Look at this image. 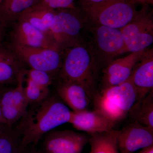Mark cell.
I'll return each mask as SVG.
<instances>
[{"instance_id":"17","label":"cell","mask_w":153,"mask_h":153,"mask_svg":"<svg viewBox=\"0 0 153 153\" xmlns=\"http://www.w3.org/2000/svg\"><path fill=\"white\" fill-rule=\"evenodd\" d=\"M55 14V10L35 4L24 11L18 19L28 22L42 32L48 33Z\"/></svg>"},{"instance_id":"12","label":"cell","mask_w":153,"mask_h":153,"mask_svg":"<svg viewBox=\"0 0 153 153\" xmlns=\"http://www.w3.org/2000/svg\"><path fill=\"white\" fill-rule=\"evenodd\" d=\"M116 123L95 109L71 111L68 121L74 128L88 135L112 130Z\"/></svg>"},{"instance_id":"4","label":"cell","mask_w":153,"mask_h":153,"mask_svg":"<svg viewBox=\"0 0 153 153\" xmlns=\"http://www.w3.org/2000/svg\"><path fill=\"white\" fill-rule=\"evenodd\" d=\"M85 19L92 25L121 29L139 11L134 0H116L105 4L82 7Z\"/></svg>"},{"instance_id":"26","label":"cell","mask_w":153,"mask_h":153,"mask_svg":"<svg viewBox=\"0 0 153 153\" xmlns=\"http://www.w3.org/2000/svg\"><path fill=\"white\" fill-rule=\"evenodd\" d=\"M66 0H38L35 4L38 5L43 6L47 3H51L55 5H59L63 4Z\"/></svg>"},{"instance_id":"15","label":"cell","mask_w":153,"mask_h":153,"mask_svg":"<svg viewBox=\"0 0 153 153\" xmlns=\"http://www.w3.org/2000/svg\"><path fill=\"white\" fill-rule=\"evenodd\" d=\"M145 50L131 52L126 57L113 60L109 63L103 70L102 89L119 85L128 79Z\"/></svg>"},{"instance_id":"3","label":"cell","mask_w":153,"mask_h":153,"mask_svg":"<svg viewBox=\"0 0 153 153\" xmlns=\"http://www.w3.org/2000/svg\"><path fill=\"white\" fill-rule=\"evenodd\" d=\"M93 99L95 110L115 122L127 116L137 100L135 90L129 78L119 85L102 89Z\"/></svg>"},{"instance_id":"2","label":"cell","mask_w":153,"mask_h":153,"mask_svg":"<svg viewBox=\"0 0 153 153\" xmlns=\"http://www.w3.org/2000/svg\"><path fill=\"white\" fill-rule=\"evenodd\" d=\"M99 68L90 48L76 45L70 47L66 52L60 76L63 81L82 85L93 99L97 93L95 86Z\"/></svg>"},{"instance_id":"8","label":"cell","mask_w":153,"mask_h":153,"mask_svg":"<svg viewBox=\"0 0 153 153\" xmlns=\"http://www.w3.org/2000/svg\"><path fill=\"white\" fill-rule=\"evenodd\" d=\"M11 51L22 63L32 69L54 73L61 68L60 49L20 46L12 44Z\"/></svg>"},{"instance_id":"13","label":"cell","mask_w":153,"mask_h":153,"mask_svg":"<svg viewBox=\"0 0 153 153\" xmlns=\"http://www.w3.org/2000/svg\"><path fill=\"white\" fill-rule=\"evenodd\" d=\"M129 79L134 88L137 101L144 98L153 90V49H146L133 69Z\"/></svg>"},{"instance_id":"5","label":"cell","mask_w":153,"mask_h":153,"mask_svg":"<svg viewBox=\"0 0 153 153\" xmlns=\"http://www.w3.org/2000/svg\"><path fill=\"white\" fill-rule=\"evenodd\" d=\"M90 27L93 36V47L90 49L99 67L104 65L105 68L115 57L126 52L121 30L101 25Z\"/></svg>"},{"instance_id":"16","label":"cell","mask_w":153,"mask_h":153,"mask_svg":"<svg viewBox=\"0 0 153 153\" xmlns=\"http://www.w3.org/2000/svg\"><path fill=\"white\" fill-rule=\"evenodd\" d=\"M57 95L73 111L87 109L91 97L85 88L75 82L63 81L57 88Z\"/></svg>"},{"instance_id":"1","label":"cell","mask_w":153,"mask_h":153,"mask_svg":"<svg viewBox=\"0 0 153 153\" xmlns=\"http://www.w3.org/2000/svg\"><path fill=\"white\" fill-rule=\"evenodd\" d=\"M29 105L15 128L21 137V147H36L46 134L70 119L71 111L57 94Z\"/></svg>"},{"instance_id":"29","label":"cell","mask_w":153,"mask_h":153,"mask_svg":"<svg viewBox=\"0 0 153 153\" xmlns=\"http://www.w3.org/2000/svg\"><path fill=\"white\" fill-rule=\"evenodd\" d=\"M137 153H153V145L142 149L141 150Z\"/></svg>"},{"instance_id":"30","label":"cell","mask_w":153,"mask_h":153,"mask_svg":"<svg viewBox=\"0 0 153 153\" xmlns=\"http://www.w3.org/2000/svg\"><path fill=\"white\" fill-rule=\"evenodd\" d=\"M13 153H29L27 148H22L19 146Z\"/></svg>"},{"instance_id":"28","label":"cell","mask_w":153,"mask_h":153,"mask_svg":"<svg viewBox=\"0 0 153 153\" xmlns=\"http://www.w3.org/2000/svg\"><path fill=\"white\" fill-rule=\"evenodd\" d=\"M1 84H0V125L4 124L3 123L2 116L1 108V100L4 91L6 88L2 86Z\"/></svg>"},{"instance_id":"32","label":"cell","mask_w":153,"mask_h":153,"mask_svg":"<svg viewBox=\"0 0 153 153\" xmlns=\"http://www.w3.org/2000/svg\"><path fill=\"white\" fill-rule=\"evenodd\" d=\"M134 1H137L145 2L146 0H134Z\"/></svg>"},{"instance_id":"14","label":"cell","mask_w":153,"mask_h":153,"mask_svg":"<svg viewBox=\"0 0 153 153\" xmlns=\"http://www.w3.org/2000/svg\"><path fill=\"white\" fill-rule=\"evenodd\" d=\"M18 20L12 32V44L26 47L60 49L48 32H42L23 20Z\"/></svg>"},{"instance_id":"31","label":"cell","mask_w":153,"mask_h":153,"mask_svg":"<svg viewBox=\"0 0 153 153\" xmlns=\"http://www.w3.org/2000/svg\"><path fill=\"white\" fill-rule=\"evenodd\" d=\"M27 148L29 153H43L40 150L37 149L36 147H29Z\"/></svg>"},{"instance_id":"6","label":"cell","mask_w":153,"mask_h":153,"mask_svg":"<svg viewBox=\"0 0 153 153\" xmlns=\"http://www.w3.org/2000/svg\"><path fill=\"white\" fill-rule=\"evenodd\" d=\"M82 28V21L74 9L55 10L48 33L61 49L79 45L78 39Z\"/></svg>"},{"instance_id":"18","label":"cell","mask_w":153,"mask_h":153,"mask_svg":"<svg viewBox=\"0 0 153 153\" xmlns=\"http://www.w3.org/2000/svg\"><path fill=\"white\" fill-rule=\"evenodd\" d=\"M21 62L11 50L0 43V84L17 81L19 74L24 70Z\"/></svg>"},{"instance_id":"23","label":"cell","mask_w":153,"mask_h":153,"mask_svg":"<svg viewBox=\"0 0 153 153\" xmlns=\"http://www.w3.org/2000/svg\"><path fill=\"white\" fill-rule=\"evenodd\" d=\"M27 83L25 93L29 104L40 102L49 97V88L39 86L28 77Z\"/></svg>"},{"instance_id":"10","label":"cell","mask_w":153,"mask_h":153,"mask_svg":"<svg viewBox=\"0 0 153 153\" xmlns=\"http://www.w3.org/2000/svg\"><path fill=\"white\" fill-rule=\"evenodd\" d=\"M26 71L19 74L17 85L14 88H6L1 100V108L3 123L13 126L27 112L29 106L25 95L24 82Z\"/></svg>"},{"instance_id":"19","label":"cell","mask_w":153,"mask_h":153,"mask_svg":"<svg viewBox=\"0 0 153 153\" xmlns=\"http://www.w3.org/2000/svg\"><path fill=\"white\" fill-rule=\"evenodd\" d=\"M89 136L90 153H120L115 130Z\"/></svg>"},{"instance_id":"7","label":"cell","mask_w":153,"mask_h":153,"mask_svg":"<svg viewBox=\"0 0 153 153\" xmlns=\"http://www.w3.org/2000/svg\"><path fill=\"white\" fill-rule=\"evenodd\" d=\"M126 52L147 49L153 42V19L145 7L126 26L120 29Z\"/></svg>"},{"instance_id":"20","label":"cell","mask_w":153,"mask_h":153,"mask_svg":"<svg viewBox=\"0 0 153 153\" xmlns=\"http://www.w3.org/2000/svg\"><path fill=\"white\" fill-rule=\"evenodd\" d=\"M128 114L134 121L153 130V90L144 98L137 101Z\"/></svg>"},{"instance_id":"21","label":"cell","mask_w":153,"mask_h":153,"mask_svg":"<svg viewBox=\"0 0 153 153\" xmlns=\"http://www.w3.org/2000/svg\"><path fill=\"white\" fill-rule=\"evenodd\" d=\"M38 0H2L0 15L7 22L18 20L24 11L34 5Z\"/></svg>"},{"instance_id":"24","label":"cell","mask_w":153,"mask_h":153,"mask_svg":"<svg viewBox=\"0 0 153 153\" xmlns=\"http://www.w3.org/2000/svg\"><path fill=\"white\" fill-rule=\"evenodd\" d=\"M27 75L28 78L41 87L49 88L52 82L49 74L45 71L31 68Z\"/></svg>"},{"instance_id":"9","label":"cell","mask_w":153,"mask_h":153,"mask_svg":"<svg viewBox=\"0 0 153 153\" xmlns=\"http://www.w3.org/2000/svg\"><path fill=\"white\" fill-rule=\"evenodd\" d=\"M44 137L43 153H82L89 139L87 134L70 130H52Z\"/></svg>"},{"instance_id":"27","label":"cell","mask_w":153,"mask_h":153,"mask_svg":"<svg viewBox=\"0 0 153 153\" xmlns=\"http://www.w3.org/2000/svg\"><path fill=\"white\" fill-rule=\"evenodd\" d=\"M7 24V22L0 15V42L4 36Z\"/></svg>"},{"instance_id":"11","label":"cell","mask_w":153,"mask_h":153,"mask_svg":"<svg viewBox=\"0 0 153 153\" xmlns=\"http://www.w3.org/2000/svg\"><path fill=\"white\" fill-rule=\"evenodd\" d=\"M116 131L120 153H134L153 145V130L135 121Z\"/></svg>"},{"instance_id":"25","label":"cell","mask_w":153,"mask_h":153,"mask_svg":"<svg viewBox=\"0 0 153 153\" xmlns=\"http://www.w3.org/2000/svg\"><path fill=\"white\" fill-rule=\"evenodd\" d=\"M116 0H81L82 7H94L105 4Z\"/></svg>"},{"instance_id":"33","label":"cell","mask_w":153,"mask_h":153,"mask_svg":"<svg viewBox=\"0 0 153 153\" xmlns=\"http://www.w3.org/2000/svg\"><path fill=\"white\" fill-rule=\"evenodd\" d=\"M2 1V0H0V3L1 2V1Z\"/></svg>"},{"instance_id":"22","label":"cell","mask_w":153,"mask_h":153,"mask_svg":"<svg viewBox=\"0 0 153 153\" xmlns=\"http://www.w3.org/2000/svg\"><path fill=\"white\" fill-rule=\"evenodd\" d=\"M21 137L13 126L0 125V153H13L19 146Z\"/></svg>"}]
</instances>
